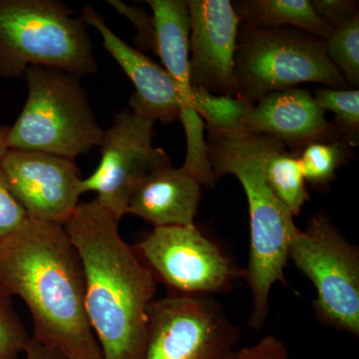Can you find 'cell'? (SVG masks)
I'll list each match as a JSON object with an SVG mask.
<instances>
[{"mask_svg":"<svg viewBox=\"0 0 359 359\" xmlns=\"http://www.w3.org/2000/svg\"><path fill=\"white\" fill-rule=\"evenodd\" d=\"M88 27L58 0H0V77L22 78L34 65L94 74Z\"/></svg>","mask_w":359,"mask_h":359,"instance_id":"277c9868","label":"cell"},{"mask_svg":"<svg viewBox=\"0 0 359 359\" xmlns=\"http://www.w3.org/2000/svg\"><path fill=\"white\" fill-rule=\"evenodd\" d=\"M26 359H67L57 349L44 346L30 337L25 349Z\"/></svg>","mask_w":359,"mask_h":359,"instance_id":"83f0119b","label":"cell"},{"mask_svg":"<svg viewBox=\"0 0 359 359\" xmlns=\"http://www.w3.org/2000/svg\"><path fill=\"white\" fill-rule=\"evenodd\" d=\"M347 146L341 140L316 141L302 149L299 160L306 182L313 186L330 183L346 160Z\"/></svg>","mask_w":359,"mask_h":359,"instance_id":"44dd1931","label":"cell"},{"mask_svg":"<svg viewBox=\"0 0 359 359\" xmlns=\"http://www.w3.org/2000/svg\"><path fill=\"white\" fill-rule=\"evenodd\" d=\"M330 60L347 83L359 84V16L334 30L325 41Z\"/></svg>","mask_w":359,"mask_h":359,"instance_id":"7402d4cb","label":"cell"},{"mask_svg":"<svg viewBox=\"0 0 359 359\" xmlns=\"http://www.w3.org/2000/svg\"><path fill=\"white\" fill-rule=\"evenodd\" d=\"M0 169L27 218L63 226L79 205L82 178L72 158L7 149Z\"/></svg>","mask_w":359,"mask_h":359,"instance_id":"8fae6325","label":"cell"},{"mask_svg":"<svg viewBox=\"0 0 359 359\" xmlns=\"http://www.w3.org/2000/svg\"><path fill=\"white\" fill-rule=\"evenodd\" d=\"M236 359H290L285 344L273 335H266L257 344L236 351Z\"/></svg>","mask_w":359,"mask_h":359,"instance_id":"4316f807","label":"cell"},{"mask_svg":"<svg viewBox=\"0 0 359 359\" xmlns=\"http://www.w3.org/2000/svg\"><path fill=\"white\" fill-rule=\"evenodd\" d=\"M0 285L29 309L33 339L67 359H102L85 308L83 266L65 226L27 218L4 238Z\"/></svg>","mask_w":359,"mask_h":359,"instance_id":"6da1fadb","label":"cell"},{"mask_svg":"<svg viewBox=\"0 0 359 359\" xmlns=\"http://www.w3.org/2000/svg\"><path fill=\"white\" fill-rule=\"evenodd\" d=\"M9 126L7 125H0V157L4 154L7 150L6 147V135L8 132Z\"/></svg>","mask_w":359,"mask_h":359,"instance_id":"f1b7e54d","label":"cell"},{"mask_svg":"<svg viewBox=\"0 0 359 359\" xmlns=\"http://www.w3.org/2000/svg\"><path fill=\"white\" fill-rule=\"evenodd\" d=\"M81 18L99 32L104 48L134 84L136 91L130 97V109L142 117L163 124L180 120L181 97L166 70L120 39L93 7L85 6Z\"/></svg>","mask_w":359,"mask_h":359,"instance_id":"4fadbf2b","label":"cell"},{"mask_svg":"<svg viewBox=\"0 0 359 359\" xmlns=\"http://www.w3.org/2000/svg\"><path fill=\"white\" fill-rule=\"evenodd\" d=\"M201 186L199 180L184 166L160 168L137 187L127 214L143 219L154 228L194 226Z\"/></svg>","mask_w":359,"mask_h":359,"instance_id":"9a60e30c","label":"cell"},{"mask_svg":"<svg viewBox=\"0 0 359 359\" xmlns=\"http://www.w3.org/2000/svg\"><path fill=\"white\" fill-rule=\"evenodd\" d=\"M238 96L254 105L273 92L320 83L346 88L332 65L325 41L290 27H263L241 23L235 56Z\"/></svg>","mask_w":359,"mask_h":359,"instance_id":"8992f818","label":"cell"},{"mask_svg":"<svg viewBox=\"0 0 359 359\" xmlns=\"http://www.w3.org/2000/svg\"><path fill=\"white\" fill-rule=\"evenodd\" d=\"M153 13L154 51L163 68L173 80L182 110H191L192 86L190 81L191 18L185 0H148Z\"/></svg>","mask_w":359,"mask_h":359,"instance_id":"2e32d148","label":"cell"},{"mask_svg":"<svg viewBox=\"0 0 359 359\" xmlns=\"http://www.w3.org/2000/svg\"><path fill=\"white\" fill-rule=\"evenodd\" d=\"M252 106L242 97L215 95L192 87L191 110L204 120L208 132L244 129L245 117Z\"/></svg>","mask_w":359,"mask_h":359,"instance_id":"d6986e66","label":"cell"},{"mask_svg":"<svg viewBox=\"0 0 359 359\" xmlns=\"http://www.w3.org/2000/svg\"><path fill=\"white\" fill-rule=\"evenodd\" d=\"M120 219L96 199L63 226L83 266L85 308L102 359H144L156 276L119 233Z\"/></svg>","mask_w":359,"mask_h":359,"instance_id":"7a4b0ae2","label":"cell"},{"mask_svg":"<svg viewBox=\"0 0 359 359\" xmlns=\"http://www.w3.org/2000/svg\"><path fill=\"white\" fill-rule=\"evenodd\" d=\"M190 81L215 95L238 96L235 56L241 20L230 0H188Z\"/></svg>","mask_w":359,"mask_h":359,"instance_id":"7c38bea8","label":"cell"},{"mask_svg":"<svg viewBox=\"0 0 359 359\" xmlns=\"http://www.w3.org/2000/svg\"><path fill=\"white\" fill-rule=\"evenodd\" d=\"M244 129L266 135L294 149L334 139V125L327 121L313 94L306 89L273 92L252 106Z\"/></svg>","mask_w":359,"mask_h":359,"instance_id":"5bb4252c","label":"cell"},{"mask_svg":"<svg viewBox=\"0 0 359 359\" xmlns=\"http://www.w3.org/2000/svg\"><path fill=\"white\" fill-rule=\"evenodd\" d=\"M109 6L119 11V13L126 16L138 29L139 42L144 44V47L148 50L154 51V22L152 16L146 13L140 7L127 6L124 2L118 0H109L107 1Z\"/></svg>","mask_w":359,"mask_h":359,"instance_id":"484cf974","label":"cell"},{"mask_svg":"<svg viewBox=\"0 0 359 359\" xmlns=\"http://www.w3.org/2000/svg\"><path fill=\"white\" fill-rule=\"evenodd\" d=\"M266 178L271 192L276 199L290 212L297 216L309 199L306 179L299 157L290 154L285 145L273 151L266 165Z\"/></svg>","mask_w":359,"mask_h":359,"instance_id":"ac0fdd59","label":"cell"},{"mask_svg":"<svg viewBox=\"0 0 359 359\" xmlns=\"http://www.w3.org/2000/svg\"><path fill=\"white\" fill-rule=\"evenodd\" d=\"M314 99L321 109L335 115L334 129L348 146L358 145L359 91L320 87L314 90Z\"/></svg>","mask_w":359,"mask_h":359,"instance_id":"ffe728a7","label":"cell"},{"mask_svg":"<svg viewBox=\"0 0 359 359\" xmlns=\"http://www.w3.org/2000/svg\"><path fill=\"white\" fill-rule=\"evenodd\" d=\"M313 283L314 313L323 325L359 334V250L327 215L316 214L295 231L289 259Z\"/></svg>","mask_w":359,"mask_h":359,"instance_id":"52a82bcc","label":"cell"},{"mask_svg":"<svg viewBox=\"0 0 359 359\" xmlns=\"http://www.w3.org/2000/svg\"><path fill=\"white\" fill-rule=\"evenodd\" d=\"M233 6L244 25L294 27L320 39H327L334 32L318 18L311 0H245Z\"/></svg>","mask_w":359,"mask_h":359,"instance_id":"e0dca14e","label":"cell"},{"mask_svg":"<svg viewBox=\"0 0 359 359\" xmlns=\"http://www.w3.org/2000/svg\"><path fill=\"white\" fill-rule=\"evenodd\" d=\"M313 11L332 30L359 16L358 2L351 0H311Z\"/></svg>","mask_w":359,"mask_h":359,"instance_id":"cb8c5ba5","label":"cell"},{"mask_svg":"<svg viewBox=\"0 0 359 359\" xmlns=\"http://www.w3.org/2000/svg\"><path fill=\"white\" fill-rule=\"evenodd\" d=\"M23 78L27 98L18 120L9 126L7 149L75 159L100 147L104 130L90 106L81 76L34 65Z\"/></svg>","mask_w":359,"mask_h":359,"instance_id":"5b68a950","label":"cell"},{"mask_svg":"<svg viewBox=\"0 0 359 359\" xmlns=\"http://www.w3.org/2000/svg\"><path fill=\"white\" fill-rule=\"evenodd\" d=\"M280 145L282 142L275 138L245 129L209 132L207 141L208 160L216 182L224 175H233L247 196L250 249L243 276L252 292L249 325L256 330H262L268 320L271 287L278 283L287 285L285 269L290 245L299 229L266 182V162Z\"/></svg>","mask_w":359,"mask_h":359,"instance_id":"3957f363","label":"cell"},{"mask_svg":"<svg viewBox=\"0 0 359 359\" xmlns=\"http://www.w3.org/2000/svg\"><path fill=\"white\" fill-rule=\"evenodd\" d=\"M13 297L0 285V359H20L30 340Z\"/></svg>","mask_w":359,"mask_h":359,"instance_id":"603a6c76","label":"cell"},{"mask_svg":"<svg viewBox=\"0 0 359 359\" xmlns=\"http://www.w3.org/2000/svg\"><path fill=\"white\" fill-rule=\"evenodd\" d=\"M238 335L211 297L173 292L149 306L144 359H224L233 353Z\"/></svg>","mask_w":359,"mask_h":359,"instance_id":"ba28073f","label":"cell"},{"mask_svg":"<svg viewBox=\"0 0 359 359\" xmlns=\"http://www.w3.org/2000/svg\"><path fill=\"white\" fill-rule=\"evenodd\" d=\"M224 359H236V351H233V353L226 355Z\"/></svg>","mask_w":359,"mask_h":359,"instance_id":"f546056e","label":"cell"},{"mask_svg":"<svg viewBox=\"0 0 359 359\" xmlns=\"http://www.w3.org/2000/svg\"><path fill=\"white\" fill-rule=\"evenodd\" d=\"M27 215L14 199L0 169V243L25 223Z\"/></svg>","mask_w":359,"mask_h":359,"instance_id":"d4e9b609","label":"cell"},{"mask_svg":"<svg viewBox=\"0 0 359 359\" xmlns=\"http://www.w3.org/2000/svg\"><path fill=\"white\" fill-rule=\"evenodd\" d=\"M135 248L154 276L178 294L223 292L238 276L231 259L196 224L154 228Z\"/></svg>","mask_w":359,"mask_h":359,"instance_id":"30bf717a","label":"cell"},{"mask_svg":"<svg viewBox=\"0 0 359 359\" xmlns=\"http://www.w3.org/2000/svg\"><path fill=\"white\" fill-rule=\"evenodd\" d=\"M155 123L131 109L117 113L104 130L99 166L80 183L82 194L96 193V200L119 219L127 214L141 182L155 170L172 165L167 153L153 145Z\"/></svg>","mask_w":359,"mask_h":359,"instance_id":"9c48e42d","label":"cell"}]
</instances>
